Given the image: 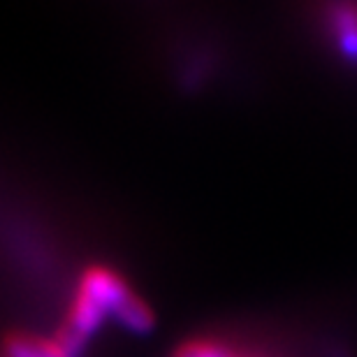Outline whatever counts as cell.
I'll return each instance as SVG.
<instances>
[{
	"label": "cell",
	"instance_id": "obj_1",
	"mask_svg": "<svg viewBox=\"0 0 357 357\" xmlns=\"http://www.w3.org/2000/svg\"><path fill=\"white\" fill-rule=\"evenodd\" d=\"M79 288L102 306L105 313H112L123 327L135 332H144L153 323V313L149 304L130 288L119 271L105 265H93L84 271Z\"/></svg>",
	"mask_w": 357,
	"mask_h": 357
},
{
	"label": "cell",
	"instance_id": "obj_2",
	"mask_svg": "<svg viewBox=\"0 0 357 357\" xmlns=\"http://www.w3.org/2000/svg\"><path fill=\"white\" fill-rule=\"evenodd\" d=\"M5 357H73L75 351L61 337L47 339L35 334H12L3 344Z\"/></svg>",
	"mask_w": 357,
	"mask_h": 357
},
{
	"label": "cell",
	"instance_id": "obj_3",
	"mask_svg": "<svg viewBox=\"0 0 357 357\" xmlns=\"http://www.w3.org/2000/svg\"><path fill=\"white\" fill-rule=\"evenodd\" d=\"M172 357H265V355L237 351V348L230 346L223 339L195 337V339L183 341V344L172 353Z\"/></svg>",
	"mask_w": 357,
	"mask_h": 357
},
{
	"label": "cell",
	"instance_id": "obj_4",
	"mask_svg": "<svg viewBox=\"0 0 357 357\" xmlns=\"http://www.w3.org/2000/svg\"><path fill=\"white\" fill-rule=\"evenodd\" d=\"M332 26L337 42L348 59H357V7L334 5L332 7Z\"/></svg>",
	"mask_w": 357,
	"mask_h": 357
}]
</instances>
